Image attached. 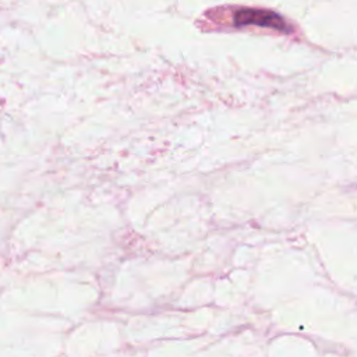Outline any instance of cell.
I'll return each mask as SVG.
<instances>
[{"label":"cell","mask_w":357,"mask_h":357,"mask_svg":"<svg viewBox=\"0 0 357 357\" xmlns=\"http://www.w3.org/2000/svg\"><path fill=\"white\" fill-rule=\"evenodd\" d=\"M237 25H245V24H257L261 26H269L275 29H284L286 24L284 21L271 13V11H262V10H240L234 15Z\"/></svg>","instance_id":"obj_1"}]
</instances>
